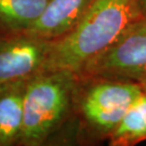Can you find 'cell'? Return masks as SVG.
I'll return each mask as SVG.
<instances>
[{
	"label": "cell",
	"mask_w": 146,
	"mask_h": 146,
	"mask_svg": "<svg viewBox=\"0 0 146 146\" xmlns=\"http://www.w3.org/2000/svg\"><path fill=\"white\" fill-rule=\"evenodd\" d=\"M144 15L141 0H91L77 25L67 35L51 41L44 70L61 69L77 75Z\"/></svg>",
	"instance_id": "6da1fadb"
},
{
	"label": "cell",
	"mask_w": 146,
	"mask_h": 146,
	"mask_svg": "<svg viewBox=\"0 0 146 146\" xmlns=\"http://www.w3.org/2000/svg\"><path fill=\"white\" fill-rule=\"evenodd\" d=\"M77 75L44 70L26 81L19 146H41L74 115Z\"/></svg>",
	"instance_id": "7a4b0ae2"
},
{
	"label": "cell",
	"mask_w": 146,
	"mask_h": 146,
	"mask_svg": "<svg viewBox=\"0 0 146 146\" xmlns=\"http://www.w3.org/2000/svg\"><path fill=\"white\" fill-rule=\"evenodd\" d=\"M143 90L135 81L77 76L74 114L91 135L108 139Z\"/></svg>",
	"instance_id": "3957f363"
},
{
	"label": "cell",
	"mask_w": 146,
	"mask_h": 146,
	"mask_svg": "<svg viewBox=\"0 0 146 146\" xmlns=\"http://www.w3.org/2000/svg\"><path fill=\"white\" fill-rule=\"evenodd\" d=\"M77 76L123 79L146 86V15L90 60Z\"/></svg>",
	"instance_id": "277c9868"
},
{
	"label": "cell",
	"mask_w": 146,
	"mask_h": 146,
	"mask_svg": "<svg viewBox=\"0 0 146 146\" xmlns=\"http://www.w3.org/2000/svg\"><path fill=\"white\" fill-rule=\"evenodd\" d=\"M51 41L28 31L9 33L0 39V86L26 81L44 72Z\"/></svg>",
	"instance_id": "5b68a950"
},
{
	"label": "cell",
	"mask_w": 146,
	"mask_h": 146,
	"mask_svg": "<svg viewBox=\"0 0 146 146\" xmlns=\"http://www.w3.org/2000/svg\"><path fill=\"white\" fill-rule=\"evenodd\" d=\"M91 0H48L40 16L28 29L35 36L55 41L77 25Z\"/></svg>",
	"instance_id": "8992f818"
},
{
	"label": "cell",
	"mask_w": 146,
	"mask_h": 146,
	"mask_svg": "<svg viewBox=\"0 0 146 146\" xmlns=\"http://www.w3.org/2000/svg\"><path fill=\"white\" fill-rule=\"evenodd\" d=\"M26 81L0 86V146L20 143Z\"/></svg>",
	"instance_id": "52a82bcc"
},
{
	"label": "cell",
	"mask_w": 146,
	"mask_h": 146,
	"mask_svg": "<svg viewBox=\"0 0 146 146\" xmlns=\"http://www.w3.org/2000/svg\"><path fill=\"white\" fill-rule=\"evenodd\" d=\"M146 140V88L108 136L111 146H132Z\"/></svg>",
	"instance_id": "ba28073f"
},
{
	"label": "cell",
	"mask_w": 146,
	"mask_h": 146,
	"mask_svg": "<svg viewBox=\"0 0 146 146\" xmlns=\"http://www.w3.org/2000/svg\"><path fill=\"white\" fill-rule=\"evenodd\" d=\"M48 0H0V27L8 33L27 31Z\"/></svg>",
	"instance_id": "9c48e42d"
},
{
	"label": "cell",
	"mask_w": 146,
	"mask_h": 146,
	"mask_svg": "<svg viewBox=\"0 0 146 146\" xmlns=\"http://www.w3.org/2000/svg\"><path fill=\"white\" fill-rule=\"evenodd\" d=\"M7 34H9V33H8V31H5L3 28H1V27H0V39H1L2 37H5Z\"/></svg>",
	"instance_id": "30bf717a"
},
{
	"label": "cell",
	"mask_w": 146,
	"mask_h": 146,
	"mask_svg": "<svg viewBox=\"0 0 146 146\" xmlns=\"http://www.w3.org/2000/svg\"><path fill=\"white\" fill-rule=\"evenodd\" d=\"M141 3H142L143 11H144V13L146 14V0H141Z\"/></svg>",
	"instance_id": "8fae6325"
},
{
	"label": "cell",
	"mask_w": 146,
	"mask_h": 146,
	"mask_svg": "<svg viewBox=\"0 0 146 146\" xmlns=\"http://www.w3.org/2000/svg\"><path fill=\"white\" fill-rule=\"evenodd\" d=\"M144 88H146V86H144Z\"/></svg>",
	"instance_id": "7c38bea8"
}]
</instances>
